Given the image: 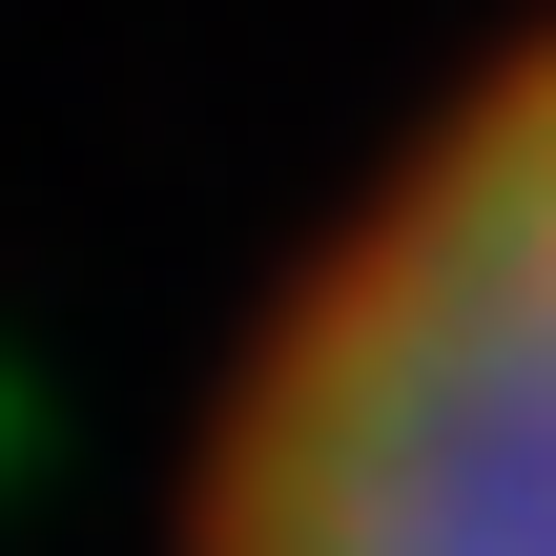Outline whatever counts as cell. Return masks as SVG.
<instances>
[{
  "label": "cell",
  "mask_w": 556,
  "mask_h": 556,
  "mask_svg": "<svg viewBox=\"0 0 556 556\" xmlns=\"http://www.w3.org/2000/svg\"><path fill=\"white\" fill-rule=\"evenodd\" d=\"M186 556H556V41H516L268 309Z\"/></svg>",
  "instance_id": "6da1fadb"
}]
</instances>
